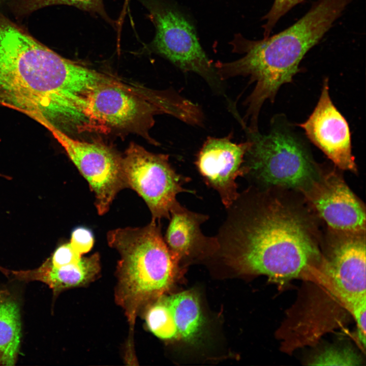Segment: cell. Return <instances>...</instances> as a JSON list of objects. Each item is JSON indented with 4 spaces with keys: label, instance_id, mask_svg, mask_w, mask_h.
<instances>
[{
    "label": "cell",
    "instance_id": "obj_1",
    "mask_svg": "<svg viewBox=\"0 0 366 366\" xmlns=\"http://www.w3.org/2000/svg\"><path fill=\"white\" fill-rule=\"evenodd\" d=\"M112 76L65 58L12 21L0 22V105L46 129L86 131L89 92Z\"/></svg>",
    "mask_w": 366,
    "mask_h": 366
},
{
    "label": "cell",
    "instance_id": "obj_2",
    "mask_svg": "<svg viewBox=\"0 0 366 366\" xmlns=\"http://www.w3.org/2000/svg\"><path fill=\"white\" fill-rule=\"evenodd\" d=\"M227 209L216 236L218 248L239 270L284 284L318 257L309 223L292 207L252 197L246 191Z\"/></svg>",
    "mask_w": 366,
    "mask_h": 366
},
{
    "label": "cell",
    "instance_id": "obj_3",
    "mask_svg": "<svg viewBox=\"0 0 366 366\" xmlns=\"http://www.w3.org/2000/svg\"><path fill=\"white\" fill-rule=\"evenodd\" d=\"M353 0H318L295 23L272 36L251 40L240 33L229 42L233 53L244 54L236 60L217 62L215 66L223 81L238 76L249 77L255 83L245 101L243 119L258 126L261 108L272 102L280 87L292 81L306 53L322 38Z\"/></svg>",
    "mask_w": 366,
    "mask_h": 366
},
{
    "label": "cell",
    "instance_id": "obj_4",
    "mask_svg": "<svg viewBox=\"0 0 366 366\" xmlns=\"http://www.w3.org/2000/svg\"><path fill=\"white\" fill-rule=\"evenodd\" d=\"M107 239L120 256L115 301L133 326L142 309L170 288L179 262L169 249L156 221L143 227L111 230Z\"/></svg>",
    "mask_w": 366,
    "mask_h": 366
},
{
    "label": "cell",
    "instance_id": "obj_5",
    "mask_svg": "<svg viewBox=\"0 0 366 366\" xmlns=\"http://www.w3.org/2000/svg\"><path fill=\"white\" fill-rule=\"evenodd\" d=\"M240 126L249 142L244 159L245 175L263 185L305 191L317 180L315 164L305 142L284 116L273 117L267 133Z\"/></svg>",
    "mask_w": 366,
    "mask_h": 366
},
{
    "label": "cell",
    "instance_id": "obj_6",
    "mask_svg": "<svg viewBox=\"0 0 366 366\" xmlns=\"http://www.w3.org/2000/svg\"><path fill=\"white\" fill-rule=\"evenodd\" d=\"M138 1L147 10L156 28L148 49L182 72L197 74L214 93L225 96L224 81L202 47L191 17L170 1Z\"/></svg>",
    "mask_w": 366,
    "mask_h": 366
},
{
    "label": "cell",
    "instance_id": "obj_7",
    "mask_svg": "<svg viewBox=\"0 0 366 366\" xmlns=\"http://www.w3.org/2000/svg\"><path fill=\"white\" fill-rule=\"evenodd\" d=\"M127 187L136 192L150 211L152 220L169 219L170 212L180 193H195L184 188L190 179L179 174L168 155L154 154L131 143L122 157Z\"/></svg>",
    "mask_w": 366,
    "mask_h": 366
},
{
    "label": "cell",
    "instance_id": "obj_8",
    "mask_svg": "<svg viewBox=\"0 0 366 366\" xmlns=\"http://www.w3.org/2000/svg\"><path fill=\"white\" fill-rule=\"evenodd\" d=\"M47 129L88 182L98 213L106 214L118 192L127 187L122 157L104 144L76 139L55 128Z\"/></svg>",
    "mask_w": 366,
    "mask_h": 366
},
{
    "label": "cell",
    "instance_id": "obj_9",
    "mask_svg": "<svg viewBox=\"0 0 366 366\" xmlns=\"http://www.w3.org/2000/svg\"><path fill=\"white\" fill-rule=\"evenodd\" d=\"M249 146L247 140L233 141L231 134L208 137L197 155L195 165L199 174L206 185L217 192L226 209L239 195L236 180L246 174L244 159Z\"/></svg>",
    "mask_w": 366,
    "mask_h": 366
},
{
    "label": "cell",
    "instance_id": "obj_10",
    "mask_svg": "<svg viewBox=\"0 0 366 366\" xmlns=\"http://www.w3.org/2000/svg\"><path fill=\"white\" fill-rule=\"evenodd\" d=\"M299 125L310 140L338 167L356 171L349 125L331 100L327 78L323 81L319 99L313 112Z\"/></svg>",
    "mask_w": 366,
    "mask_h": 366
},
{
    "label": "cell",
    "instance_id": "obj_11",
    "mask_svg": "<svg viewBox=\"0 0 366 366\" xmlns=\"http://www.w3.org/2000/svg\"><path fill=\"white\" fill-rule=\"evenodd\" d=\"M306 192L329 227L347 234L365 231L364 208L344 181L334 174L317 180Z\"/></svg>",
    "mask_w": 366,
    "mask_h": 366
},
{
    "label": "cell",
    "instance_id": "obj_12",
    "mask_svg": "<svg viewBox=\"0 0 366 366\" xmlns=\"http://www.w3.org/2000/svg\"><path fill=\"white\" fill-rule=\"evenodd\" d=\"M362 234H348L333 247L326 271L346 307L366 300L365 243Z\"/></svg>",
    "mask_w": 366,
    "mask_h": 366
},
{
    "label": "cell",
    "instance_id": "obj_13",
    "mask_svg": "<svg viewBox=\"0 0 366 366\" xmlns=\"http://www.w3.org/2000/svg\"><path fill=\"white\" fill-rule=\"evenodd\" d=\"M208 216L191 211L177 201L170 212V222L164 240L179 262L194 254L218 249L216 236L203 234L201 226Z\"/></svg>",
    "mask_w": 366,
    "mask_h": 366
},
{
    "label": "cell",
    "instance_id": "obj_14",
    "mask_svg": "<svg viewBox=\"0 0 366 366\" xmlns=\"http://www.w3.org/2000/svg\"><path fill=\"white\" fill-rule=\"evenodd\" d=\"M100 270L99 256L96 253L82 257L77 263L61 267L53 266L48 260L36 269L12 271V273L19 280L43 282L55 293L89 283L98 276Z\"/></svg>",
    "mask_w": 366,
    "mask_h": 366
},
{
    "label": "cell",
    "instance_id": "obj_15",
    "mask_svg": "<svg viewBox=\"0 0 366 366\" xmlns=\"http://www.w3.org/2000/svg\"><path fill=\"white\" fill-rule=\"evenodd\" d=\"M21 339V322L17 302L6 290H0V365L16 362Z\"/></svg>",
    "mask_w": 366,
    "mask_h": 366
},
{
    "label": "cell",
    "instance_id": "obj_16",
    "mask_svg": "<svg viewBox=\"0 0 366 366\" xmlns=\"http://www.w3.org/2000/svg\"><path fill=\"white\" fill-rule=\"evenodd\" d=\"M177 329L179 339L190 341L198 335L203 319L198 297L191 291L164 296Z\"/></svg>",
    "mask_w": 366,
    "mask_h": 366
},
{
    "label": "cell",
    "instance_id": "obj_17",
    "mask_svg": "<svg viewBox=\"0 0 366 366\" xmlns=\"http://www.w3.org/2000/svg\"><path fill=\"white\" fill-rule=\"evenodd\" d=\"M11 5L13 12L19 16L28 15L39 9L53 5L72 6L100 16L112 25L114 24V22L105 10L103 0H15Z\"/></svg>",
    "mask_w": 366,
    "mask_h": 366
},
{
    "label": "cell",
    "instance_id": "obj_18",
    "mask_svg": "<svg viewBox=\"0 0 366 366\" xmlns=\"http://www.w3.org/2000/svg\"><path fill=\"white\" fill-rule=\"evenodd\" d=\"M145 319L147 325L157 337L163 340L179 339L171 310L162 296L148 306Z\"/></svg>",
    "mask_w": 366,
    "mask_h": 366
},
{
    "label": "cell",
    "instance_id": "obj_19",
    "mask_svg": "<svg viewBox=\"0 0 366 366\" xmlns=\"http://www.w3.org/2000/svg\"><path fill=\"white\" fill-rule=\"evenodd\" d=\"M306 0H274L268 12L263 17L266 20L262 26L264 38L269 36L279 19L296 5Z\"/></svg>",
    "mask_w": 366,
    "mask_h": 366
},
{
    "label": "cell",
    "instance_id": "obj_20",
    "mask_svg": "<svg viewBox=\"0 0 366 366\" xmlns=\"http://www.w3.org/2000/svg\"><path fill=\"white\" fill-rule=\"evenodd\" d=\"M314 365H353L360 362L355 353L347 350L329 349L318 356Z\"/></svg>",
    "mask_w": 366,
    "mask_h": 366
},
{
    "label": "cell",
    "instance_id": "obj_21",
    "mask_svg": "<svg viewBox=\"0 0 366 366\" xmlns=\"http://www.w3.org/2000/svg\"><path fill=\"white\" fill-rule=\"evenodd\" d=\"M69 243L76 253L82 255L88 252L93 248L94 236L89 229L79 227L73 231Z\"/></svg>",
    "mask_w": 366,
    "mask_h": 366
},
{
    "label": "cell",
    "instance_id": "obj_22",
    "mask_svg": "<svg viewBox=\"0 0 366 366\" xmlns=\"http://www.w3.org/2000/svg\"><path fill=\"white\" fill-rule=\"evenodd\" d=\"M81 258L82 255L76 253L68 243L59 247L50 261L53 266L58 267L77 263Z\"/></svg>",
    "mask_w": 366,
    "mask_h": 366
},
{
    "label": "cell",
    "instance_id": "obj_23",
    "mask_svg": "<svg viewBox=\"0 0 366 366\" xmlns=\"http://www.w3.org/2000/svg\"><path fill=\"white\" fill-rule=\"evenodd\" d=\"M353 314L357 327V334L359 341L365 345L366 300L357 302L348 308Z\"/></svg>",
    "mask_w": 366,
    "mask_h": 366
}]
</instances>
